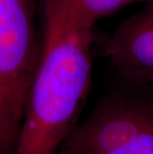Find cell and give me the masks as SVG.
Segmentation results:
<instances>
[{
	"label": "cell",
	"mask_w": 153,
	"mask_h": 154,
	"mask_svg": "<svg viewBox=\"0 0 153 154\" xmlns=\"http://www.w3.org/2000/svg\"><path fill=\"white\" fill-rule=\"evenodd\" d=\"M37 70L14 154H56L92 86L94 24L71 0H43Z\"/></svg>",
	"instance_id": "cell-1"
},
{
	"label": "cell",
	"mask_w": 153,
	"mask_h": 154,
	"mask_svg": "<svg viewBox=\"0 0 153 154\" xmlns=\"http://www.w3.org/2000/svg\"><path fill=\"white\" fill-rule=\"evenodd\" d=\"M35 0H0V154H14L41 52Z\"/></svg>",
	"instance_id": "cell-2"
},
{
	"label": "cell",
	"mask_w": 153,
	"mask_h": 154,
	"mask_svg": "<svg viewBox=\"0 0 153 154\" xmlns=\"http://www.w3.org/2000/svg\"><path fill=\"white\" fill-rule=\"evenodd\" d=\"M146 88L105 94L64 143L90 154H153V91Z\"/></svg>",
	"instance_id": "cell-3"
},
{
	"label": "cell",
	"mask_w": 153,
	"mask_h": 154,
	"mask_svg": "<svg viewBox=\"0 0 153 154\" xmlns=\"http://www.w3.org/2000/svg\"><path fill=\"white\" fill-rule=\"evenodd\" d=\"M100 50L124 84H153V2L120 22Z\"/></svg>",
	"instance_id": "cell-4"
},
{
	"label": "cell",
	"mask_w": 153,
	"mask_h": 154,
	"mask_svg": "<svg viewBox=\"0 0 153 154\" xmlns=\"http://www.w3.org/2000/svg\"><path fill=\"white\" fill-rule=\"evenodd\" d=\"M78 10L93 24L119 9L134 3H150L153 0H71Z\"/></svg>",
	"instance_id": "cell-5"
},
{
	"label": "cell",
	"mask_w": 153,
	"mask_h": 154,
	"mask_svg": "<svg viewBox=\"0 0 153 154\" xmlns=\"http://www.w3.org/2000/svg\"><path fill=\"white\" fill-rule=\"evenodd\" d=\"M56 154H90V153L84 149L78 148V147L71 146V145H68L66 143H64Z\"/></svg>",
	"instance_id": "cell-6"
}]
</instances>
